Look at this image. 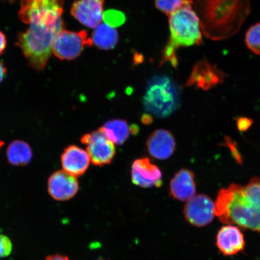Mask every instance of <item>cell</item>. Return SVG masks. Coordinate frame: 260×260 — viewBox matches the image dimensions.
I'll return each instance as SVG.
<instances>
[{
	"mask_svg": "<svg viewBox=\"0 0 260 260\" xmlns=\"http://www.w3.org/2000/svg\"><path fill=\"white\" fill-rule=\"evenodd\" d=\"M63 0H22L19 18L28 25L18 36L21 48L30 66L38 71L46 67L55 38L64 29Z\"/></svg>",
	"mask_w": 260,
	"mask_h": 260,
	"instance_id": "6da1fadb",
	"label": "cell"
},
{
	"mask_svg": "<svg viewBox=\"0 0 260 260\" xmlns=\"http://www.w3.org/2000/svg\"><path fill=\"white\" fill-rule=\"evenodd\" d=\"M214 204L221 222L260 233V178H252L245 187L232 184L222 188Z\"/></svg>",
	"mask_w": 260,
	"mask_h": 260,
	"instance_id": "7a4b0ae2",
	"label": "cell"
},
{
	"mask_svg": "<svg viewBox=\"0 0 260 260\" xmlns=\"http://www.w3.org/2000/svg\"><path fill=\"white\" fill-rule=\"evenodd\" d=\"M250 8L251 0H197L193 6L203 35L213 41L236 35L248 17Z\"/></svg>",
	"mask_w": 260,
	"mask_h": 260,
	"instance_id": "3957f363",
	"label": "cell"
},
{
	"mask_svg": "<svg viewBox=\"0 0 260 260\" xmlns=\"http://www.w3.org/2000/svg\"><path fill=\"white\" fill-rule=\"evenodd\" d=\"M169 16L171 37L165 49L161 63L169 61L176 67L178 49L201 44L203 34L199 18L193 9L192 0H184L181 7Z\"/></svg>",
	"mask_w": 260,
	"mask_h": 260,
	"instance_id": "277c9868",
	"label": "cell"
},
{
	"mask_svg": "<svg viewBox=\"0 0 260 260\" xmlns=\"http://www.w3.org/2000/svg\"><path fill=\"white\" fill-rule=\"evenodd\" d=\"M144 105L146 110L155 116L165 118L171 115L178 105L176 86L168 77L155 78L146 89Z\"/></svg>",
	"mask_w": 260,
	"mask_h": 260,
	"instance_id": "5b68a950",
	"label": "cell"
},
{
	"mask_svg": "<svg viewBox=\"0 0 260 260\" xmlns=\"http://www.w3.org/2000/svg\"><path fill=\"white\" fill-rule=\"evenodd\" d=\"M92 39L85 30L79 32L62 30L53 41L52 53L61 60H72L82 53L84 48L91 47Z\"/></svg>",
	"mask_w": 260,
	"mask_h": 260,
	"instance_id": "8992f818",
	"label": "cell"
},
{
	"mask_svg": "<svg viewBox=\"0 0 260 260\" xmlns=\"http://www.w3.org/2000/svg\"><path fill=\"white\" fill-rule=\"evenodd\" d=\"M80 140L87 145V152L93 165L103 167L111 164L116 154L115 144L107 138L102 128L84 135Z\"/></svg>",
	"mask_w": 260,
	"mask_h": 260,
	"instance_id": "52a82bcc",
	"label": "cell"
},
{
	"mask_svg": "<svg viewBox=\"0 0 260 260\" xmlns=\"http://www.w3.org/2000/svg\"><path fill=\"white\" fill-rule=\"evenodd\" d=\"M214 203L206 194H196L185 204L183 214L187 222L197 227H204L213 220Z\"/></svg>",
	"mask_w": 260,
	"mask_h": 260,
	"instance_id": "ba28073f",
	"label": "cell"
},
{
	"mask_svg": "<svg viewBox=\"0 0 260 260\" xmlns=\"http://www.w3.org/2000/svg\"><path fill=\"white\" fill-rule=\"evenodd\" d=\"M79 190L77 177L64 170L54 172L48 178V193L55 200L65 201L72 199Z\"/></svg>",
	"mask_w": 260,
	"mask_h": 260,
	"instance_id": "9c48e42d",
	"label": "cell"
},
{
	"mask_svg": "<svg viewBox=\"0 0 260 260\" xmlns=\"http://www.w3.org/2000/svg\"><path fill=\"white\" fill-rule=\"evenodd\" d=\"M132 180L136 186L142 188L160 187L162 184L160 169L146 157L138 158L133 162Z\"/></svg>",
	"mask_w": 260,
	"mask_h": 260,
	"instance_id": "30bf717a",
	"label": "cell"
},
{
	"mask_svg": "<svg viewBox=\"0 0 260 260\" xmlns=\"http://www.w3.org/2000/svg\"><path fill=\"white\" fill-rule=\"evenodd\" d=\"M105 0H76L71 8V15L81 24L95 28L103 19Z\"/></svg>",
	"mask_w": 260,
	"mask_h": 260,
	"instance_id": "8fae6325",
	"label": "cell"
},
{
	"mask_svg": "<svg viewBox=\"0 0 260 260\" xmlns=\"http://www.w3.org/2000/svg\"><path fill=\"white\" fill-rule=\"evenodd\" d=\"M223 74L215 66L207 61H201L195 64L186 85L207 90L222 82Z\"/></svg>",
	"mask_w": 260,
	"mask_h": 260,
	"instance_id": "7c38bea8",
	"label": "cell"
},
{
	"mask_svg": "<svg viewBox=\"0 0 260 260\" xmlns=\"http://www.w3.org/2000/svg\"><path fill=\"white\" fill-rule=\"evenodd\" d=\"M149 154L157 160L170 158L176 148V142L170 132L157 129L152 132L146 141Z\"/></svg>",
	"mask_w": 260,
	"mask_h": 260,
	"instance_id": "4fadbf2b",
	"label": "cell"
},
{
	"mask_svg": "<svg viewBox=\"0 0 260 260\" xmlns=\"http://www.w3.org/2000/svg\"><path fill=\"white\" fill-rule=\"evenodd\" d=\"M216 245L223 255L231 256L243 251L245 241L239 227L226 225L221 228L217 233Z\"/></svg>",
	"mask_w": 260,
	"mask_h": 260,
	"instance_id": "5bb4252c",
	"label": "cell"
},
{
	"mask_svg": "<svg viewBox=\"0 0 260 260\" xmlns=\"http://www.w3.org/2000/svg\"><path fill=\"white\" fill-rule=\"evenodd\" d=\"M88 153L76 145H70L61 155V164L63 170L74 176H82L90 165Z\"/></svg>",
	"mask_w": 260,
	"mask_h": 260,
	"instance_id": "9a60e30c",
	"label": "cell"
},
{
	"mask_svg": "<svg viewBox=\"0 0 260 260\" xmlns=\"http://www.w3.org/2000/svg\"><path fill=\"white\" fill-rule=\"evenodd\" d=\"M196 182L192 171L182 169L172 179L170 193L174 199L187 202L196 195Z\"/></svg>",
	"mask_w": 260,
	"mask_h": 260,
	"instance_id": "2e32d148",
	"label": "cell"
},
{
	"mask_svg": "<svg viewBox=\"0 0 260 260\" xmlns=\"http://www.w3.org/2000/svg\"><path fill=\"white\" fill-rule=\"evenodd\" d=\"M101 128L109 141L119 145L124 144L132 133L136 134L139 132L137 126H130L127 122L122 119L110 120Z\"/></svg>",
	"mask_w": 260,
	"mask_h": 260,
	"instance_id": "e0dca14e",
	"label": "cell"
},
{
	"mask_svg": "<svg viewBox=\"0 0 260 260\" xmlns=\"http://www.w3.org/2000/svg\"><path fill=\"white\" fill-rule=\"evenodd\" d=\"M6 154L9 164L15 167L27 165L32 158L31 146L21 140H15L10 144Z\"/></svg>",
	"mask_w": 260,
	"mask_h": 260,
	"instance_id": "ac0fdd59",
	"label": "cell"
},
{
	"mask_svg": "<svg viewBox=\"0 0 260 260\" xmlns=\"http://www.w3.org/2000/svg\"><path fill=\"white\" fill-rule=\"evenodd\" d=\"M118 34L115 27L106 23H100L95 28L92 40L95 46L102 50H109L115 48L118 41Z\"/></svg>",
	"mask_w": 260,
	"mask_h": 260,
	"instance_id": "d6986e66",
	"label": "cell"
},
{
	"mask_svg": "<svg viewBox=\"0 0 260 260\" xmlns=\"http://www.w3.org/2000/svg\"><path fill=\"white\" fill-rule=\"evenodd\" d=\"M245 42L250 50L253 53L260 55V22L249 28L246 32Z\"/></svg>",
	"mask_w": 260,
	"mask_h": 260,
	"instance_id": "ffe728a7",
	"label": "cell"
},
{
	"mask_svg": "<svg viewBox=\"0 0 260 260\" xmlns=\"http://www.w3.org/2000/svg\"><path fill=\"white\" fill-rule=\"evenodd\" d=\"M184 0H155L156 7L168 16L180 8Z\"/></svg>",
	"mask_w": 260,
	"mask_h": 260,
	"instance_id": "44dd1931",
	"label": "cell"
},
{
	"mask_svg": "<svg viewBox=\"0 0 260 260\" xmlns=\"http://www.w3.org/2000/svg\"><path fill=\"white\" fill-rule=\"evenodd\" d=\"M103 19L105 20V23L113 27H115L124 22L125 16L121 12L109 11L104 14Z\"/></svg>",
	"mask_w": 260,
	"mask_h": 260,
	"instance_id": "7402d4cb",
	"label": "cell"
},
{
	"mask_svg": "<svg viewBox=\"0 0 260 260\" xmlns=\"http://www.w3.org/2000/svg\"><path fill=\"white\" fill-rule=\"evenodd\" d=\"M13 245L8 236L0 234V258L7 257L12 251Z\"/></svg>",
	"mask_w": 260,
	"mask_h": 260,
	"instance_id": "603a6c76",
	"label": "cell"
},
{
	"mask_svg": "<svg viewBox=\"0 0 260 260\" xmlns=\"http://www.w3.org/2000/svg\"><path fill=\"white\" fill-rule=\"evenodd\" d=\"M252 124V121L246 118H240L237 121V126L240 131H246Z\"/></svg>",
	"mask_w": 260,
	"mask_h": 260,
	"instance_id": "cb8c5ba5",
	"label": "cell"
},
{
	"mask_svg": "<svg viewBox=\"0 0 260 260\" xmlns=\"http://www.w3.org/2000/svg\"><path fill=\"white\" fill-rule=\"evenodd\" d=\"M7 45V40L6 36L3 32L0 31V55L4 53Z\"/></svg>",
	"mask_w": 260,
	"mask_h": 260,
	"instance_id": "d4e9b609",
	"label": "cell"
},
{
	"mask_svg": "<svg viewBox=\"0 0 260 260\" xmlns=\"http://www.w3.org/2000/svg\"><path fill=\"white\" fill-rule=\"evenodd\" d=\"M46 260H70L68 256L60 255V254H54L49 255L46 258Z\"/></svg>",
	"mask_w": 260,
	"mask_h": 260,
	"instance_id": "484cf974",
	"label": "cell"
},
{
	"mask_svg": "<svg viewBox=\"0 0 260 260\" xmlns=\"http://www.w3.org/2000/svg\"><path fill=\"white\" fill-rule=\"evenodd\" d=\"M6 73H7V69L5 64L0 61V83L5 79Z\"/></svg>",
	"mask_w": 260,
	"mask_h": 260,
	"instance_id": "4316f807",
	"label": "cell"
},
{
	"mask_svg": "<svg viewBox=\"0 0 260 260\" xmlns=\"http://www.w3.org/2000/svg\"><path fill=\"white\" fill-rule=\"evenodd\" d=\"M152 121L151 117L149 115H145L143 117L142 122L145 123V124H149Z\"/></svg>",
	"mask_w": 260,
	"mask_h": 260,
	"instance_id": "83f0119b",
	"label": "cell"
},
{
	"mask_svg": "<svg viewBox=\"0 0 260 260\" xmlns=\"http://www.w3.org/2000/svg\"><path fill=\"white\" fill-rule=\"evenodd\" d=\"M3 145V142L0 141V148H1V147Z\"/></svg>",
	"mask_w": 260,
	"mask_h": 260,
	"instance_id": "f1b7e54d",
	"label": "cell"
},
{
	"mask_svg": "<svg viewBox=\"0 0 260 260\" xmlns=\"http://www.w3.org/2000/svg\"><path fill=\"white\" fill-rule=\"evenodd\" d=\"M96 260H106V259H96Z\"/></svg>",
	"mask_w": 260,
	"mask_h": 260,
	"instance_id": "f546056e",
	"label": "cell"
}]
</instances>
